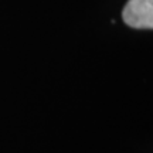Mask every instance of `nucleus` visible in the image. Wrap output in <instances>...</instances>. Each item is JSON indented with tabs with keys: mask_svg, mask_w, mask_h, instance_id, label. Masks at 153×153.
I'll use <instances>...</instances> for the list:
<instances>
[{
	"mask_svg": "<svg viewBox=\"0 0 153 153\" xmlns=\"http://www.w3.org/2000/svg\"><path fill=\"white\" fill-rule=\"evenodd\" d=\"M122 19L132 28H153V0H128Z\"/></svg>",
	"mask_w": 153,
	"mask_h": 153,
	"instance_id": "f257e3e1",
	"label": "nucleus"
}]
</instances>
